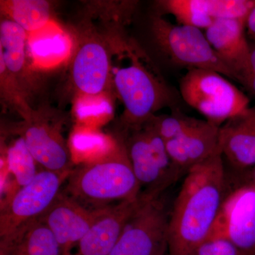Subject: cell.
<instances>
[{"label":"cell","instance_id":"cell-1","mask_svg":"<svg viewBox=\"0 0 255 255\" xmlns=\"http://www.w3.org/2000/svg\"><path fill=\"white\" fill-rule=\"evenodd\" d=\"M227 195L221 152L189 169L170 211L167 255H190L206 241Z\"/></svg>","mask_w":255,"mask_h":255},{"label":"cell","instance_id":"cell-6","mask_svg":"<svg viewBox=\"0 0 255 255\" xmlns=\"http://www.w3.org/2000/svg\"><path fill=\"white\" fill-rule=\"evenodd\" d=\"M153 32L159 48L178 66L214 70L237 81L236 75L216 54L200 28L154 19Z\"/></svg>","mask_w":255,"mask_h":255},{"label":"cell","instance_id":"cell-8","mask_svg":"<svg viewBox=\"0 0 255 255\" xmlns=\"http://www.w3.org/2000/svg\"><path fill=\"white\" fill-rule=\"evenodd\" d=\"M72 171L60 173L41 169L29 184L20 188L1 208L0 242L9 239L25 225L41 217L59 196Z\"/></svg>","mask_w":255,"mask_h":255},{"label":"cell","instance_id":"cell-9","mask_svg":"<svg viewBox=\"0 0 255 255\" xmlns=\"http://www.w3.org/2000/svg\"><path fill=\"white\" fill-rule=\"evenodd\" d=\"M208 239L232 243L243 255L255 253V187L249 183L226 196Z\"/></svg>","mask_w":255,"mask_h":255},{"label":"cell","instance_id":"cell-2","mask_svg":"<svg viewBox=\"0 0 255 255\" xmlns=\"http://www.w3.org/2000/svg\"><path fill=\"white\" fill-rule=\"evenodd\" d=\"M114 82L126 109V119L138 128L164 107H173L177 97L150 58L133 41H127Z\"/></svg>","mask_w":255,"mask_h":255},{"label":"cell","instance_id":"cell-17","mask_svg":"<svg viewBox=\"0 0 255 255\" xmlns=\"http://www.w3.org/2000/svg\"><path fill=\"white\" fill-rule=\"evenodd\" d=\"M110 68V58L105 46L97 41L86 42L80 47L74 58V84L83 93L98 95L106 86Z\"/></svg>","mask_w":255,"mask_h":255},{"label":"cell","instance_id":"cell-24","mask_svg":"<svg viewBox=\"0 0 255 255\" xmlns=\"http://www.w3.org/2000/svg\"><path fill=\"white\" fill-rule=\"evenodd\" d=\"M241 84L252 95L255 96V46H251L249 65L242 80Z\"/></svg>","mask_w":255,"mask_h":255},{"label":"cell","instance_id":"cell-27","mask_svg":"<svg viewBox=\"0 0 255 255\" xmlns=\"http://www.w3.org/2000/svg\"><path fill=\"white\" fill-rule=\"evenodd\" d=\"M253 255H255V253H254V254H253Z\"/></svg>","mask_w":255,"mask_h":255},{"label":"cell","instance_id":"cell-5","mask_svg":"<svg viewBox=\"0 0 255 255\" xmlns=\"http://www.w3.org/2000/svg\"><path fill=\"white\" fill-rule=\"evenodd\" d=\"M126 147L143 197L162 196L182 174L172 163L166 142L148 121L134 129Z\"/></svg>","mask_w":255,"mask_h":255},{"label":"cell","instance_id":"cell-18","mask_svg":"<svg viewBox=\"0 0 255 255\" xmlns=\"http://www.w3.org/2000/svg\"><path fill=\"white\" fill-rule=\"evenodd\" d=\"M0 255H65L53 233L40 219L0 242Z\"/></svg>","mask_w":255,"mask_h":255},{"label":"cell","instance_id":"cell-19","mask_svg":"<svg viewBox=\"0 0 255 255\" xmlns=\"http://www.w3.org/2000/svg\"><path fill=\"white\" fill-rule=\"evenodd\" d=\"M26 31L11 18L0 24V61L11 73L22 70L26 58Z\"/></svg>","mask_w":255,"mask_h":255},{"label":"cell","instance_id":"cell-22","mask_svg":"<svg viewBox=\"0 0 255 255\" xmlns=\"http://www.w3.org/2000/svg\"><path fill=\"white\" fill-rule=\"evenodd\" d=\"M201 121L174 110L169 115L152 117L148 122L159 136L167 142L189 131L200 123Z\"/></svg>","mask_w":255,"mask_h":255},{"label":"cell","instance_id":"cell-11","mask_svg":"<svg viewBox=\"0 0 255 255\" xmlns=\"http://www.w3.org/2000/svg\"><path fill=\"white\" fill-rule=\"evenodd\" d=\"M158 4L177 23L206 30L222 18L246 21L255 0H164Z\"/></svg>","mask_w":255,"mask_h":255},{"label":"cell","instance_id":"cell-25","mask_svg":"<svg viewBox=\"0 0 255 255\" xmlns=\"http://www.w3.org/2000/svg\"><path fill=\"white\" fill-rule=\"evenodd\" d=\"M246 28L248 34L255 43V4L252 8L246 21Z\"/></svg>","mask_w":255,"mask_h":255},{"label":"cell","instance_id":"cell-15","mask_svg":"<svg viewBox=\"0 0 255 255\" xmlns=\"http://www.w3.org/2000/svg\"><path fill=\"white\" fill-rule=\"evenodd\" d=\"M21 137L42 169L60 173L73 170L68 147L56 127L43 121H29Z\"/></svg>","mask_w":255,"mask_h":255},{"label":"cell","instance_id":"cell-23","mask_svg":"<svg viewBox=\"0 0 255 255\" xmlns=\"http://www.w3.org/2000/svg\"><path fill=\"white\" fill-rule=\"evenodd\" d=\"M190 255H243L232 243L223 239H208Z\"/></svg>","mask_w":255,"mask_h":255},{"label":"cell","instance_id":"cell-26","mask_svg":"<svg viewBox=\"0 0 255 255\" xmlns=\"http://www.w3.org/2000/svg\"><path fill=\"white\" fill-rule=\"evenodd\" d=\"M248 183L255 187V166L253 169H251V178H250L249 182Z\"/></svg>","mask_w":255,"mask_h":255},{"label":"cell","instance_id":"cell-12","mask_svg":"<svg viewBox=\"0 0 255 255\" xmlns=\"http://www.w3.org/2000/svg\"><path fill=\"white\" fill-rule=\"evenodd\" d=\"M141 203V198L102 208L100 215L79 243L78 255H109L127 223Z\"/></svg>","mask_w":255,"mask_h":255},{"label":"cell","instance_id":"cell-16","mask_svg":"<svg viewBox=\"0 0 255 255\" xmlns=\"http://www.w3.org/2000/svg\"><path fill=\"white\" fill-rule=\"evenodd\" d=\"M219 141L223 157L233 167L253 169L255 166V107L221 126Z\"/></svg>","mask_w":255,"mask_h":255},{"label":"cell","instance_id":"cell-21","mask_svg":"<svg viewBox=\"0 0 255 255\" xmlns=\"http://www.w3.org/2000/svg\"><path fill=\"white\" fill-rule=\"evenodd\" d=\"M6 160L9 172L14 176L20 187L29 184L39 172L37 169L38 163L22 137L20 136L9 145Z\"/></svg>","mask_w":255,"mask_h":255},{"label":"cell","instance_id":"cell-14","mask_svg":"<svg viewBox=\"0 0 255 255\" xmlns=\"http://www.w3.org/2000/svg\"><path fill=\"white\" fill-rule=\"evenodd\" d=\"M220 127L201 120L181 136L166 142L169 157L178 170L187 174L189 169L221 152Z\"/></svg>","mask_w":255,"mask_h":255},{"label":"cell","instance_id":"cell-4","mask_svg":"<svg viewBox=\"0 0 255 255\" xmlns=\"http://www.w3.org/2000/svg\"><path fill=\"white\" fill-rule=\"evenodd\" d=\"M179 92L189 107L219 127L251 108L248 96L214 70H188L179 81Z\"/></svg>","mask_w":255,"mask_h":255},{"label":"cell","instance_id":"cell-7","mask_svg":"<svg viewBox=\"0 0 255 255\" xmlns=\"http://www.w3.org/2000/svg\"><path fill=\"white\" fill-rule=\"evenodd\" d=\"M141 198L109 255H164L168 250L170 211L162 196Z\"/></svg>","mask_w":255,"mask_h":255},{"label":"cell","instance_id":"cell-3","mask_svg":"<svg viewBox=\"0 0 255 255\" xmlns=\"http://www.w3.org/2000/svg\"><path fill=\"white\" fill-rule=\"evenodd\" d=\"M62 192L86 207L100 209L135 200L141 189L125 145L119 147L112 157L73 169Z\"/></svg>","mask_w":255,"mask_h":255},{"label":"cell","instance_id":"cell-20","mask_svg":"<svg viewBox=\"0 0 255 255\" xmlns=\"http://www.w3.org/2000/svg\"><path fill=\"white\" fill-rule=\"evenodd\" d=\"M11 19L26 32L41 29L49 21L50 6L44 0H14L9 4Z\"/></svg>","mask_w":255,"mask_h":255},{"label":"cell","instance_id":"cell-10","mask_svg":"<svg viewBox=\"0 0 255 255\" xmlns=\"http://www.w3.org/2000/svg\"><path fill=\"white\" fill-rule=\"evenodd\" d=\"M102 208L90 209L60 192L51 206L39 219L46 225L65 255H74L78 247Z\"/></svg>","mask_w":255,"mask_h":255},{"label":"cell","instance_id":"cell-13","mask_svg":"<svg viewBox=\"0 0 255 255\" xmlns=\"http://www.w3.org/2000/svg\"><path fill=\"white\" fill-rule=\"evenodd\" d=\"M246 29L245 20L222 18L204 30L213 49L234 73L240 83L248 70L251 52Z\"/></svg>","mask_w":255,"mask_h":255}]
</instances>
